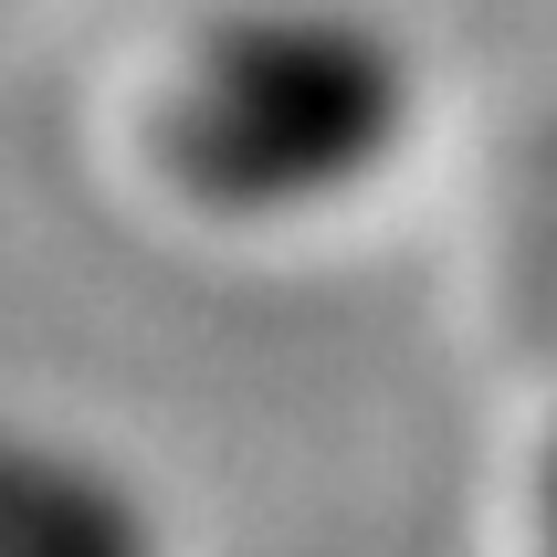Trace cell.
<instances>
[{
    "label": "cell",
    "instance_id": "3957f363",
    "mask_svg": "<svg viewBox=\"0 0 557 557\" xmlns=\"http://www.w3.org/2000/svg\"><path fill=\"white\" fill-rule=\"evenodd\" d=\"M536 557H557V453H547V484H536Z\"/></svg>",
    "mask_w": 557,
    "mask_h": 557
},
{
    "label": "cell",
    "instance_id": "6da1fadb",
    "mask_svg": "<svg viewBox=\"0 0 557 557\" xmlns=\"http://www.w3.org/2000/svg\"><path fill=\"white\" fill-rule=\"evenodd\" d=\"M410 137V53L347 11H232L148 106L158 180L200 211L263 221L337 200Z\"/></svg>",
    "mask_w": 557,
    "mask_h": 557
},
{
    "label": "cell",
    "instance_id": "7a4b0ae2",
    "mask_svg": "<svg viewBox=\"0 0 557 557\" xmlns=\"http://www.w3.org/2000/svg\"><path fill=\"white\" fill-rule=\"evenodd\" d=\"M0 557H158V527L106 463L0 421Z\"/></svg>",
    "mask_w": 557,
    "mask_h": 557
}]
</instances>
